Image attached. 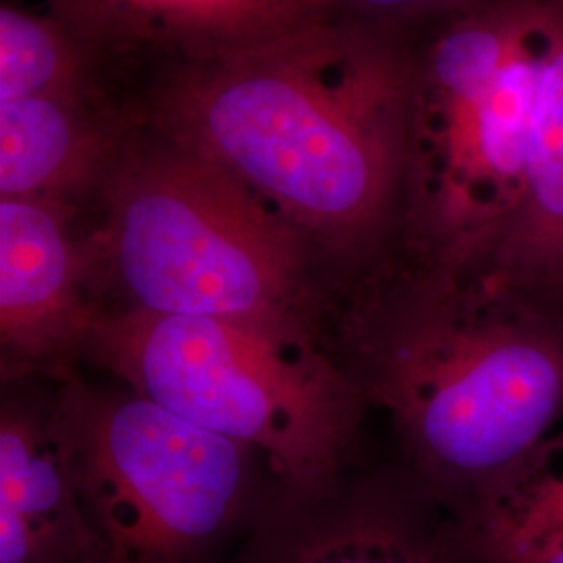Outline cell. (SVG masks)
Listing matches in <instances>:
<instances>
[{"label":"cell","mask_w":563,"mask_h":563,"mask_svg":"<svg viewBox=\"0 0 563 563\" xmlns=\"http://www.w3.org/2000/svg\"><path fill=\"white\" fill-rule=\"evenodd\" d=\"M413 60L332 13L159 80L153 132L220 165L325 257L355 260L405 181Z\"/></svg>","instance_id":"1"},{"label":"cell","mask_w":563,"mask_h":563,"mask_svg":"<svg viewBox=\"0 0 563 563\" xmlns=\"http://www.w3.org/2000/svg\"><path fill=\"white\" fill-rule=\"evenodd\" d=\"M483 280L432 272L349 318L367 397L451 509L532 462L563 411V328Z\"/></svg>","instance_id":"2"},{"label":"cell","mask_w":563,"mask_h":563,"mask_svg":"<svg viewBox=\"0 0 563 563\" xmlns=\"http://www.w3.org/2000/svg\"><path fill=\"white\" fill-rule=\"evenodd\" d=\"M132 136L81 241L90 299L162 316L309 320L316 246L220 165Z\"/></svg>","instance_id":"3"},{"label":"cell","mask_w":563,"mask_h":563,"mask_svg":"<svg viewBox=\"0 0 563 563\" xmlns=\"http://www.w3.org/2000/svg\"><path fill=\"white\" fill-rule=\"evenodd\" d=\"M84 357L181 420L253 449L282 490L341 476L367 402L297 320L104 309Z\"/></svg>","instance_id":"4"},{"label":"cell","mask_w":563,"mask_h":563,"mask_svg":"<svg viewBox=\"0 0 563 563\" xmlns=\"http://www.w3.org/2000/svg\"><path fill=\"white\" fill-rule=\"evenodd\" d=\"M562 2L472 13L413 63L402 188L437 269L478 278L516 216Z\"/></svg>","instance_id":"5"},{"label":"cell","mask_w":563,"mask_h":563,"mask_svg":"<svg viewBox=\"0 0 563 563\" xmlns=\"http://www.w3.org/2000/svg\"><path fill=\"white\" fill-rule=\"evenodd\" d=\"M55 407L104 563H218L276 495H265L253 449L128 388L69 376Z\"/></svg>","instance_id":"6"},{"label":"cell","mask_w":563,"mask_h":563,"mask_svg":"<svg viewBox=\"0 0 563 563\" xmlns=\"http://www.w3.org/2000/svg\"><path fill=\"white\" fill-rule=\"evenodd\" d=\"M239 563H472L449 505L426 484L276 490Z\"/></svg>","instance_id":"7"},{"label":"cell","mask_w":563,"mask_h":563,"mask_svg":"<svg viewBox=\"0 0 563 563\" xmlns=\"http://www.w3.org/2000/svg\"><path fill=\"white\" fill-rule=\"evenodd\" d=\"M76 207L0 199L2 374L69 378L99 316L86 280L84 246L71 236Z\"/></svg>","instance_id":"8"},{"label":"cell","mask_w":563,"mask_h":563,"mask_svg":"<svg viewBox=\"0 0 563 563\" xmlns=\"http://www.w3.org/2000/svg\"><path fill=\"white\" fill-rule=\"evenodd\" d=\"M48 7L95 65L159 63V80L336 13L332 0H48Z\"/></svg>","instance_id":"9"},{"label":"cell","mask_w":563,"mask_h":563,"mask_svg":"<svg viewBox=\"0 0 563 563\" xmlns=\"http://www.w3.org/2000/svg\"><path fill=\"white\" fill-rule=\"evenodd\" d=\"M0 563H104L81 504L55 397L2 402Z\"/></svg>","instance_id":"10"},{"label":"cell","mask_w":563,"mask_h":563,"mask_svg":"<svg viewBox=\"0 0 563 563\" xmlns=\"http://www.w3.org/2000/svg\"><path fill=\"white\" fill-rule=\"evenodd\" d=\"M130 141L99 97L0 101V199L78 207L101 195Z\"/></svg>","instance_id":"11"},{"label":"cell","mask_w":563,"mask_h":563,"mask_svg":"<svg viewBox=\"0 0 563 563\" xmlns=\"http://www.w3.org/2000/svg\"><path fill=\"white\" fill-rule=\"evenodd\" d=\"M476 280L563 295V2L539 86L522 199Z\"/></svg>","instance_id":"12"},{"label":"cell","mask_w":563,"mask_h":563,"mask_svg":"<svg viewBox=\"0 0 563 563\" xmlns=\"http://www.w3.org/2000/svg\"><path fill=\"white\" fill-rule=\"evenodd\" d=\"M451 511L472 563H563V474L530 462Z\"/></svg>","instance_id":"13"},{"label":"cell","mask_w":563,"mask_h":563,"mask_svg":"<svg viewBox=\"0 0 563 563\" xmlns=\"http://www.w3.org/2000/svg\"><path fill=\"white\" fill-rule=\"evenodd\" d=\"M95 63L53 15L0 9V101L99 97Z\"/></svg>","instance_id":"14"},{"label":"cell","mask_w":563,"mask_h":563,"mask_svg":"<svg viewBox=\"0 0 563 563\" xmlns=\"http://www.w3.org/2000/svg\"><path fill=\"white\" fill-rule=\"evenodd\" d=\"M453 0H332L334 11L363 21H380L384 18L409 15L430 7L449 4Z\"/></svg>","instance_id":"15"}]
</instances>
